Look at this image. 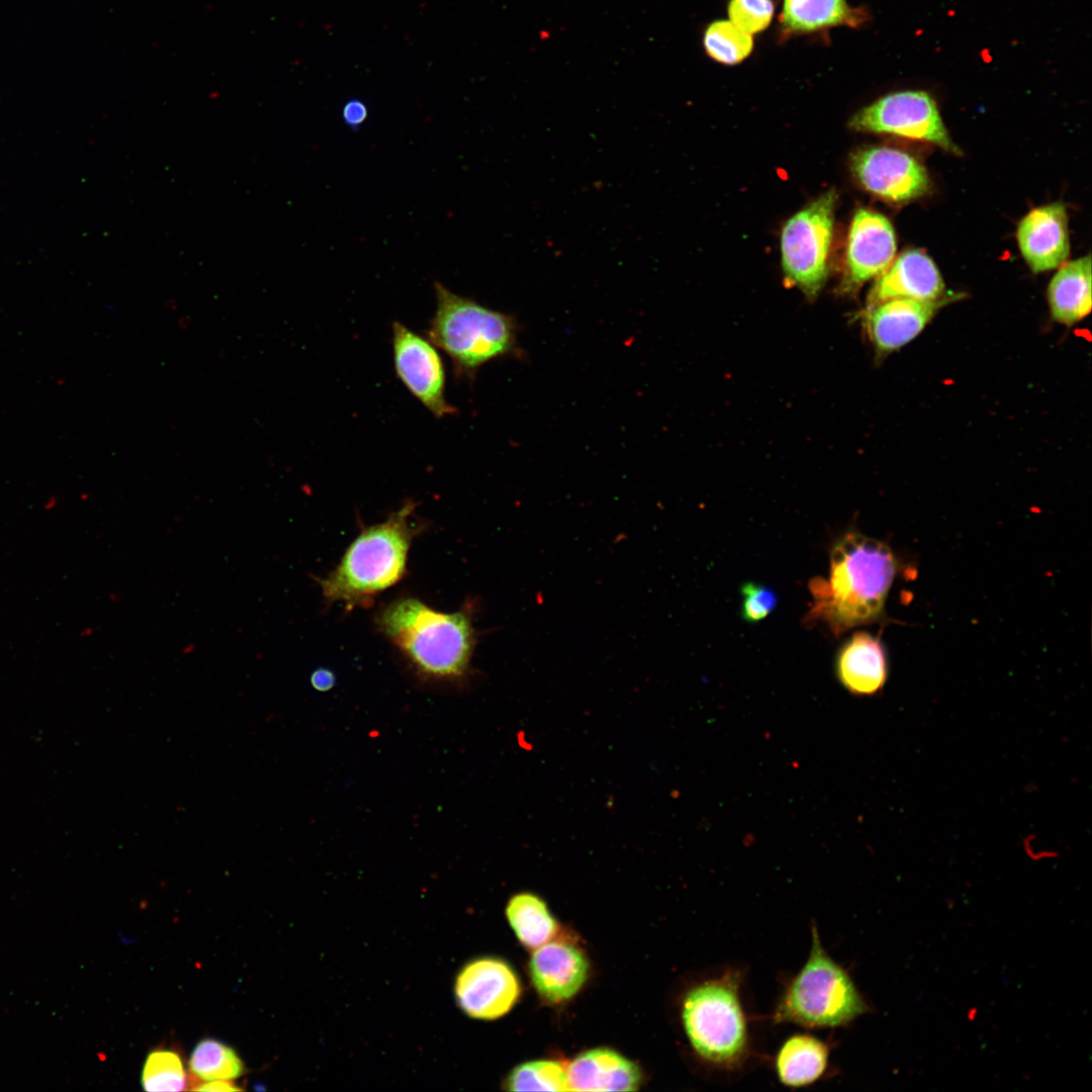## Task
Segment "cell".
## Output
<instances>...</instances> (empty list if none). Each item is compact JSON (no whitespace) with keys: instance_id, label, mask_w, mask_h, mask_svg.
Here are the masks:
<instances>
[{"instance_id":"6da1fadb","label":"cell","mask_w":1092,"mask_h":1092,"mask_svg":"<svg viewBox=\"0 0 1092 1092\" xmlns=\"http://www.w3.org/2000/svg\"><path fill=\"white\" fill-rule=\"evenodd\" d=\"M897 561L885 543L846 533L833 545L829 573L809 582L813 602L804 622L824 623L838 636L881 618L897 573Z\"/></svg>"},{"instance_id":"7a4b0ae2","label":"cell","mask_w":1092,"mask_h":1092,"mask_svg":"<svg viewBox=\"0 0 1092 1092\" xmlns=\"http://www.w3.org/2000/svg\"><path fill=\"white\" fill-rule=\"evenodd\" d=\"M744 971L725 966L685 992L680 1021L696 1058L712 1073L742 1072L755 1055L743 999Z\"/></svg>"},{"instance_id":"3957f363","label":"cell","mask_w":1092,"mask_h":1092,"mask_svg":"<svg viewBox=\"0 0 1092 1092\" xmlns=\"http://www.w3.org/2000/svg\"><path fill=\"white\" fill-rule=\"evenodd\" d=\"M376 625L419 673L452 680L468 672L477 639L469 612H440L401 598L380 610Z\"/></svg>"},{"instance_id":"277c9868","label":"cell","mask_w":1092,"mask_h":1092,"mask_svg":"<svg viewBox=\"0 0 1092 1092\" xmlns=\"http://www.w3.org/2000/svg\"><path fill=\"white\" fill-rule=\"evenodd\" d=\"M416 504H403L385 521L364 528L346 549L340 562L318 579L324 598L347 609L366 607L405 574L414 538L421 532Z\"/></svg>"},{"instance_id":"5b68a950","label":"cell","mask_w":1092,"mask_h":1092,"mask_svg":"<svg viewBox=\"0 0 1092 1092\" xmlns=\"http://www.w3.org/2000/svg\"><path fill=\"white\" fill-rule=\"evenodd\" d=\"M869 1011L852 977L823 947L813 924L809 956L801 969L785 981L771 1021L807 1029L840 1028Z\"/></svg>"},{"instance_id":"8992f818","label":"cell","mask_w":1092,"mask_h":1092,"mask_svg":"<svg viewBox=\"0 0 1092 1092\" xmlns=\"http://www.w3.org/2000/svg\"><path fill=\"white\" fill-rule=\"evenodd\" d=\"M436 310L428 339L451 359L456 377L473 380L484 364L517 355L518 324L510 314L434 283Z\"/></svg>"},{"instance_id":"52a82bcc","label":"cell","mask_w":1092,"mask_h":1092,"mask_svg":"<svg viewBox=\"0 0 1092 1092\" xmlns=\"http://www.w3.org/2000/svg\"><path fill=\"white\" fill-rule=\"evenodd\" d=\"M836 194L829 190L790 217L781 234L784 274L807 297L815 298L828 274Z\"/></svg>"},{"instance_id":"ba28073f","label":"cell","mask_w":1092,"mask_h":1092,"mask_svg":"<svg viewBox=\"0 0 1092 1092\" xmlns=\"http://www.w3.org/2000/svg\"><path fill=\"white\" fill-rule=\"evenodd\" d=\"M857 131L890 133L933 144L951 154L960 151L948 134L935 100L925 91L889 93L859 109L849 120Z\"/></svg>"},{"instance_id":"9c48e42d","label":"cell","mask_w":1092,"mask_h":1092,"mask_svg":"<svg viewBox=\"0 0 1092 1092\" xmlns=\"http://www.w3.org/2000/svg\"><path fill=\"white\" fill-rule=\"evenodd\" d=\"M396 375L406 389L436 418L456 410L446 399V373L435 345L399 322L392 324Z\"/></svg>"},{"instance_id":"30bf717a","label":"cell","mask_w":1092,"mask_h":1092,"mask_svg":"<svg viewBox=\"0 0 1092 1092\" xmlns=\"http://www.w3.org/2000/svg\"><path fill=\"white\" fill-rule=\"evenodd\" d=\"M851 171L870 193L889 202H908L929 191L924 166L910 154L888 147H869L851 157Z\"/></svg>"},{"instance_id":"8fae6325","label":"cell","mask_w":1092,"mask_h":1092,"mask_svg":"<svg viewBox=\"0 0 1092 1092\" xmlns=\"http://www.w3.org/2000/svg\"><path fill=\"white\" fill-rule=\"evenodd\" d=\"M521 993L519 979L506 962L480 958L466 964L456 977L454 994L468 1016L493 1020L507 1014Z\"/></svg>"},{"instance_id":"7c38bea8","label":"cell","mask_w":1092,"mask_h":1092,"mask_svg":"<svg viewBox=\"0 0 1092 1092\" xmlns=\"http://www.w3.org/2000/svg\"><path fill=\"white\" fill-rule=\"evenodd\" d=\"M896 234L883 214L859 208L849 226L843 286L855 290L881 275L896 257Z\"/></svg>"},{"instance_id":"4fadbf2b","label":"cell","mask_w":1092,"mask_h":1092,"mask_svg":"<svg viewBox=\"0 0 1092 1092\" xmlns=\"http://www.w3.org/2000/svg\"><path fill=\"white\" fill-rule=\"evenodd\" d=\"M1016 239L1020 254L1033 273L1059 268L1070 254L1066 207L1056 202L1031 209L1020 219Z\"/></svg>"},{"instance_id":"5bb4252c","label":"cell","mask_w":1092,"mask_h":1092,"mask_svg":"<svg viewBox=\"0 0 1092 1092\" xmlns=\"http://www.w3.org/2000/svg\"><path fill=\"white\" fill-rule=\"evenodd\" d=\"M947 299L891 298L869 306L863 322L867 335L880 354L897 351L927 327Z\"/></svg>"},{"instance_id":"9a60e30c","label":"cell","mask_w":1092,"mask_h":1092,"mask_svg":"<svg viewBox=\"0 0 1092 1092\" xmlns=\"http://www.w3.org/2000/svg\"><path fill=\"white\" fill-rule=\"evenodd\" d=\"M891 298L927 301L946 298L944 281L933 260L917 249L895 257L876 278L868 297V307Z\"/></svg>"},{"instance_id":"2e32d148","label":"cell","mask_w":1092,"mask_h":1092,"mask_svg":"<svg viewBox=\"0 0 1092 1092\" xmlns=\"http://www.w3.org/2000/svg\"><path fill=\"white\" fill-rule=\"evenodd\" d=\"M871 15L866 7L851 6L847 0H782L777 40L824 35L836 27L860 28Z\"/></svg>"},{"instance_id":"e0dca14e","label":"cell","mask_w":1092,"mask_h":1092,"mask_svg":"<svg viewBox=\"0 0 1092 1092\" xmlns=\"http://www.w3.org/2000/svg\"><path fill=\"white\" fill-rule=\"evenodd\" d=\"M529 971L536 991L545 1000L557 1003L579 991L587 978L588 964L577 947L548 941L535 948Z\"/></svg>"},{"instance_id":"ac0fdd59","label":"cell","mask_w":1092,"mask_h":1092,"mask_svg":"<svg viewBox=\"0 0 1092 1092\" xmlns=\"http://www.w3.org/2000/svg\"><path fill=\"white\" fill-rule=\"evenodd\" d=\"M835 673L841 686L852 696L874 697L884 689L889 664L879 637L855 632L839 648Z\"/></svg>"},{"instance_id":"d6986e66","label":"cell","mask_w":1092,"mask_h":1092,"mask_svg":"<svg viewBox=\"0 0 1092 1092\" xmlns=\"http://www.w3.org/2000/svg\"><path fill=\"white\" fill-rule=\"evenodd\" d=\"M566 1075L570 1091H635L641 1081L637 1065L608 1048L577 1055Z\"/></svg>"},{"instance_id":"ffe728a7","label":"cell","mask_w":1092,"mask_h":1092,"mask_svg":"<svg viewBox=\"0 0 1092 1092\" xmlns=\"http://www.w3.org/2000/svg\"><path fill=\"white\" fill-rule=\"evenodd\" d=\"M831 1049L822 1038L804 1032L788 1036L778 1048L772 1068L780 1084L801 1089L823 1079L830 1066Z\"/></svg>"},{"instance_id":"44dd1931","label":"cell","mask_w":1092,"mask_h":1092,"mask_svg":"<svg viewBox=\"0 0 1092 1092\" xmlns=\"http://www.w3.org/2000/svg\"><path fill=\"white\" fill-rule=\"evenodd\" d=\"M1046 298L1051 315L1064 326H1074L1089 315L1091 299V257L1065 262L1051 279Z\"/></svg>"},{"instance_id":"7402d4cb","label":"cell","mask_w":1092,"mask_h":1092,"mask_svg":"<svg viewBox=\"0 0 1092 1092\" xmlns=\"http://www.w3.org/2000/svg\"><path fill=\"white\" fill-rule=\"evenodd\" d=\"M506 915L516 936L528 948L534 949L547 943L557 932L556 920L545 902L534 894L513 896Z\"/></svg>"},{"instance_id":"603a6c76","label":"cell","mask_w":1092,"mask_h":1092,"mask_svg":"<svg viewBox=\"0 0 1092 1092\" xmlns=\"http://www.w3.org/2000/svg\"><path fill=\"white\" fill-rule=\"evenodd\" d=\"M188 1066L190 1072L204 1082L214 1080L233 1081L245 1072V1066L237 1052L214 1038L201 1039L193 1049Z\"/></svg>"},{"instance_id":"cb8c5ba5","label":"cell","mask_w":1092,"mask_h":1092,"mask_svg":"<svg viewBox=\"0 0 1092 1092\" xmlns=\"http://www.w3.org/2000/svg\"><path fill=\"white\" fill-rule=\"evenodd\" d=\"M702 43L708 58L725 66L741 64L754 49L753 36L725 19L714 20L705 27Z\"/></svg>"},{"instance_id":"d4e9b609","label":"cell","mask_w":1092,"mask_h":1092,"mask_svg":"<svg viewBox=\"0 0 1092 1092\" xmlns=\"http://www.w3.org/2000/svg\"><path fill=\"white\" fill-rule=\"evenodd\" d=\"M505 1086L511 1091H570L566 1069L552 1060L519 1065L510 1073Z\"/></svg>"},{"instance_id":"484cf974","label":"cell","mask_w":1092,"mask_h":1092,"mask_svg":"<svg viewBox=\"0 0 1092 1092\" xmlns=\"http://www.w3.org/2000/svg\"><path fill=\"white\" fill-rule=\"evenodd\" d=\"M141 1084L149 1092L186 1090L188 1079L179 1054L165 1049L152 1051L146 1058Z\"/></svg>"},{"instance_id":"4316f807","label":"cell","mask_w":1092,"mask_h":1092,"mask_svg":"<svg viewBox=\"0 0 1092 1092\" xmlns=\"http://www.w3.org/2000/svg\"><path fill=\"white\" fill-rule=\"evenodd\" d=\"M776 12L775 0H728L727 14L734 25L754 35L764 31Z\"/></svg>"},{"instance_id":"83f0119b","label":"cell","mask_w":1092,"mask_h":1092,"mask_svg":"<svg viewBox=\"0 0 1092 1092\" xmlns=\"http://www.w3.org/2000/svg\"><path fill=\"white\" fill-rule=\"evenodd\" d=\"M741 616L745 622L757 623L777 607V594L766 585L746 582L741 586Z\"/></svg>"},{"instance_id":"f1b7e54d","label":"cell","mask_w":1092,"mask_h":1092,"mask_svg":"<svg viewBox=\"0 0 1092 1092\" xmlns=\"http://www.w3.org/2000/svg\"><path fill=\"white\" fill-rule=\"evenodd\" d=\"M368 117L366 104L356 98L348 100L342 108V118L352 129L360 127Z\"/></svg>"},{"instance_id":"f546056e","label":"cell","mask_w":1092,"mask_h":1092,"mask_svg":"<svg viewBox=\"0 0 1092 1092\" xmlns=\"http://www.w3.org/2000/svg\"><path fill=\"white\" fill-rule=\"evenodd\" d=\"M335 673L326 667H320L312 671L309 680L311 687L318 692H328L336 684Z\"/></svg>"},{"instance_id":"4dcf8cb0","label":"cell","mask_w":1092,"mask_h":1092,"mask_svg":"<svg viewBox=\"0 0 1092 1092\" xmlns=\"http://www.w3.org/2000/svg\"><path fill=\"white\" fill-rule=\"evenodd\" d=\"M192 1089L196 1090V1091H212V1092H229V1091H241L242 1090L241 1087H237L236 1085H234L232 1083V1081H226V1080L207 1081V1082L198 1084V1086H195Z\"/></svg>"}]
</instances>
